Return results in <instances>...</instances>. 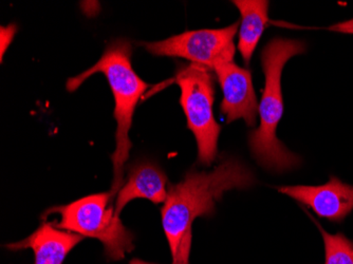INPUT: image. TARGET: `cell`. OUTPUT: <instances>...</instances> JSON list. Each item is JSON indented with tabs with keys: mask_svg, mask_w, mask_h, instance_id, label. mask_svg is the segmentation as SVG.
Masks as SVG:
<instances>
[{
	"mask_svg": "<svg viewBox=\"0 0 353 264\" xmlns=\"http://www.w3.org/2000/svg\"><path fill=\"white\" fill-rule=\"evenodd\" d=\"M277 190L331 222L341 223L353 212V186L336 176H330L324 185L283 186Z\"/></svg>",
	"mask_w": 353,
	"mask_h": 264,
	"instance_id": "8",
	"label": "cell"
},
{
	"mask_svg": "<svg viewBox=\"0 0 353 264\" xmlns=\"http://www.w3.org/2000/svg\"><path fill=\"white\" fill-rule=\"evenodd\" d=\"M82 240L83 236L59 230L52 222H43L29 237L8 244L7 247L11 251L31 249L34 252V264H63Z\"/></svg>",
	"mask_w": 353,
	"mask_h": 264,
	"instance_id": "9",
	"label": "cell"
},
{
	"mask_svg": "<svg viewBox=\"0 0 353 264\" xmlns=\"http://www.w3.org/2000/svg\"><path fill=\"white\" fill-rule=\"evenodd\" d=\"M132 48L130 41L117 39L107 45L98 63L77 77L69 79L66 87L68 91H75L95 73H102L108 81L114 93L116 107L114 119L117 121L116 150L111 156L114 164V181L111 196H117L124 185L125 163L130 159L132 144L130 130L132 124L134 109L139 100L150 85L138 77L132 65Z\"/></svg>",
	"mask_w": 353,
	"mask_h": 264,
	"instance_id": "3",
	"label": "cell"
},
{
	"mask_svg": "<svg viewBox=\"0 0 353 264\" xmlns=\"http://www.w3.org/2000/svg\"><path fill=\"white\" fill-rule=\"evenodd\" d=\"M330 30L331 31L346 33V34H353V19L336 23V25L332 26V27L330 28Z\"/></svg>",
	"mask_w": 353,
	"mask_h": 264,
	"instance_id": "14",
	"label": "cell"
},
{
	"mask_svg": "<svg viewBox=\"0 0 353 264\" xmlns=\"http://www.w3.org/2000/svg\"><path fill=\"white\" fill-rule=\"evenodd\" d=\"M168 176L158 165L140 162L132 165L126 183L117 194L114 212L120 217L123 208L134 199H146L154 204L168 199Z\"/></svg>",
	"mask_w": 353,
	"mask_h": 264,
	"instance_id": "10",
	"label": "cell"
},
{
	"mask_svg": "<svg viewBox=\"0 0 353 264\" xmlns=\"http://www.w3.org/2000/svg\"><path fill=\"white\" fill-rule=\"evenodd\" d=\"M110 192L90 194L66 205L53 206L43 214H59L61 220L52 222L55 227L83 237L100 240L109 260L119 261L134 251V234L125 227L110 202Z\"/></svg>",
	"mask_w": 353,
	"mask_h": 264,
	"instance_id": "4",
	"label": "cell"
},
{
	"mask_svg": "<svg viewBox=\"0 0 353 264\" xmlns=\"http://www.w3.org/2000/svg\"><path fill=\"white\" fill-rule=\"evenodd\" d=\"M238 28L237 21L222 29L186 31L164 41L142 45L157 57H181L214 71L221 63L234 61V37Z\"/></svg>",
	"mask_w": 353,
	"mask_h": 264,
	"instance_id": "6",
	"label": "cell"
},
{
	"mask_svg": "<svg viewBox=\"0 0 353 264\" xmlns=\"http://www.w3.org/2000/svg\"><path fill=\"white\" fill-rule=\"evenodd\" d=\"M130 264H154V263H150V262L143 261V260H140V259H132V261H130Z\"/></svg>",
	"mask_w": 353,
	"mask_h": 264,
	"instance_id": "15",
	"label": "cell"
},
{
	"mask_svg": "<svg viewBox=\"0 0 353 264\" xmlns=\"http://www.w3.org/2000/svg\"><path fill=\"white\" fill-rule=\"evenodd\" d=\"M16 31H17V28L15 25H10L7 28L1 27V59L5 55L10 43L13 41Z\"/></svg>",
	"mask_w": 353,
	"mask_h": 264,
	"instance_id": "13",
	"label": "cell"
},
{
	"mask_svg": "<svg viewBox=\"0 0 353 264\" xmlns=\"http://www.w3.org/2000/svg\"><path fill=\"white\" fill-rule=\"evenodd\" d=\"M181 89L180 104L185 113L188 127L198 145V162L211 165L218 154V139L221 127L214 118L215 84L212 70L203 65H181L176 75Z\"/></svg>",
	"mask_w": 353,
	"mask_h": 264,
	"instance_id": "5",
	"label": "cell"
},
{
	"mask_svg": "<svg viewBox=\"0 0 353 264\" xmlns=\"http://www.w3.org/2000/svg\"><path fill=\"white\" fill-rule=\"evenodd\" d=\"M305 51L306 45L303 41L274 39L261 52L265 86L259 108L261 125L250 134L249 145L254 159L271 172H287L301 164V159L277 139L276 130L283 114L281 72L289 59Z\"/></svg>",
	"mask_w": 353,
	"mask_h": 264,
	"instance_id": "2",
	"label": "cell"
},
{
	"mask_svg": "<svg viewBox=\"0 0 353 264\" xmlns=\"http://www.w3.org/2000/svg\"><path fill=\"white\" fill-rule=\"evenodd\" d=\"M321 230L325 243L326 262L325 264H353V241L342 233L331 235L319 225V222L311 217Z\"/></svg>",
	"mask_w": 353,
	"mask_h": 264,
	"instance_id": "12",
	"label": "cell"
},
{
	"mask_svg": "<svg viewBox=\"0 0 353 264\" xmlns=\"http://www.w3.org/2000/svg\"><path fill=\"white\" fill-rule=\"evenodd\" d=\"M233 3L241 15L238 49L245 63L249 65L269 21L270 3L265 0H236Z\"/></svg>",
	"mask_w": 353,
	"mask_h": 264,
	"instance_id": "11",
	"label": "cell"
},
{
	"mask_svg": "<svg viewBox=\"0 0 353 264\" xmlns=\"http://www.w3.org/2000/svg\"><path fill=\"white\" fill-rule=\"evenodd\" d=\"M255 183V176L248 166L237 159L228 158L210 172L190 170L180 183L170 186L161 216L172 264H190L196 218L213 216L216 202L224 192L245 190Z\"/></svg>",
	"mask_w": 353,
	"mask_h": 264,
	"instance_id": "1",
	"label": "cell"
},
{
	"mask_svg": "<svg viewBox=\"0 0 353 264\" xmlns=\"http://www.w3.org/2000/svg\"><path fill=\"white\" fill-rule=\"evenodd\" d=\"M214 72L223 92L220 111L227 122L243 119L248 126H255L259 107L251 72L234 61L221 63L214 69Z\"/></svg>",
	"mask_w": 353,
	"mask_h": 264,
	"instance_id": "7",
	"label": "cell"
}]
</instances>
